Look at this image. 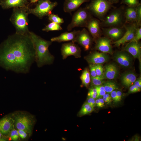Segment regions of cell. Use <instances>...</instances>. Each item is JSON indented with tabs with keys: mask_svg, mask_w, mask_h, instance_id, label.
<instances>
[{
	"mask_svg": "<svg viewBox=\"0 0 141 141\" xmlns=\"http://www.w3.org/2000/svg\"><path fill=\"white\" fill-rule=\"evenodd\" d=\"M85 58L90 64H97L105 62L108 60L109 57L105 53L94 52L91 53Z\"/></svg>",
	"mask_w": 141,
	"mask_h": 141,
	"instance_id": "obj_16",
	"label": "cell"
},
{
	"mask_svg": "<svg viewBox=\"0 0 141 141\" xmlns=\"http://www.w3.org/2000/svg\"><path fill=\"white\" fill-rule=\"evenodd\" d=\"M140 90V88L133 84L130 87L128 93H135L139 92Z\"/></svg>",
	"mask_w": 141,
	"mask_h": 141,
	"instance_id": "obj_39",
	"label": "cell"
},
{
	"mask_svg": "<svg viewBox=\"0 0 141 141\" xmlns=\"http://www.w3.org/2000/svg\"><path fill=\"white\" fill-rule=\"evenodd\" d=\"M102 33L109 39L115 40L120 39L123 36L126 30L124 26L107 28H101Z\"/></svg>",
	"mask_w": 141,
	"mask_h": 141,
	"instance_id": "obj_12",
	"label": "cell"
},
{
	"mask_svg": "<svg viewBox=\"0 0 141 141\" xmlns=\"http://www.w3.org/2000/svg\"><path fill=\"white\" fill-rule=\"evenodd\" d=\"M94 110V107L91 106L86 102L82 106L79 112L78 115L79 116L89 114L92 112Z\"/></svg>",
	"mask_w": 141,
	"mask_h": 141,
	"instance_id": "obj_26",
	"label": "cell"
},
{
	"mask_svg": "<svg viewBox=\"0 0 141 141\" xmlns=\"http://www.w3.org/2000/svg\"><path fill=\"white\" fill-rule=\"evenodd\" d=\"M96 105L99 108L102 107V106L98 99L95 100Z\"/></svg>",
	"mask_w": 141,
	"mask_h": 141,
	"instance_id": "obj_46",
	"label": "cell"
},
{
	"mask_svg": "<svg viewBox=\"0 0 141 141\" xmlns=\"http://www.w3.org/2000/svg\"><path fill=\"white\" fill-rule=\"evenodd\" d=\"M86 102L91 106L93 107L96 105L95 100V99L92 97H88Z\"/></svg>",
	"mask_w": 141,
	"mask_h": 141,
	"instance_id": "obj_42",
	"label": "cell"
},
{
	"mask_svg": "<svg viewBox=\"0 0 141 141\" xmlns=\"http://www.w3.org/2000/svg\"><path fill=\"white\" fill-rule=\"evenodd\" d=\"M79 31V30H74L69 32H64L58 36L52 38L51 39L50 41L51 42H58L72 41L75 43L76 37Z\"/></svg>",
	"mask_w": 141,
	"mask_h": 141,
	"instance_id": "obj_20",
	"label": "cell"
},
{
	"mask_svg": "<svg viewBox=\"0 0 141 141\" xmlns=\"http://www.w3.org/2000/svg\"><path fill=\"white\" fill-rule=\"evenodd\" d=\"M28 5L26 7L13 8L9 20L14 27L16 33L29 34L28 28Z\"/></svg>",
	"mask_w": 141,
	"mask_h": 141,
	"instance_id": "obj_3",
	"label": "cell"
},
{
	"mask_svg": "<svg viewBox=\"0 0 141 141\" xmlns=\"http://www.w3.org/2000/svg\"><path fill=\"white\" fill-rule=\"evenodd\" d=\"M90 73L87 68L85 69L83 72L80 78L82 84L86 87H87L91 81Z\"/></svg>",
	"mask_w": 141,
	"mask_h": 141,
	"instance_id": "obj_25",
	"label": "cell"
},
{
	"mask_svg": "<svg viewBox=\"0 0 141 141\" xmlns=\"http://www.w3.org/2000/svg\"><path fill=\"white\" fill-rule=\"evenodd\" d=\"M100 102L101 103L102 107H104V102L103 98H98Z\"/></svg>",
	"mask_w": 141,
	"mask_h": 141,
	"instance_id": "obj_48",
	"label": "cell"
},
{
	"mask_svg": "<svg viewBox=\"0 0 141 141\" xmlns=\"http://www.w3.org/2000/svg\"><path fill=\"white\" fill-rule=\"evenodd\" d=\"M141 44L138 42H130L124 48L123 50L132 55L141 62Z\"/></svg>",
	"mask_w": 141,
	"mask_h": 141,
	"instance_id": "obj_17",
	"label": "cell"
},
{
	"mask_svg": "<svg viewBox=\"0 0 141 141\" xmlns=\"http://www.w3.org/2000/svg\"><path fill=\"white\" fill-rule=\"evenodd\" d=\"M115 60L121 66L127 67L131 64V59L129 55L123 52H117L114 56Z\"/></svg>",
	"mask_w": 141,
	"mask_h": 141,
	"instance_id": "obj_22",
	"label": "cell"
},
{
	"mask_svg": "<svg viewBox=\"0 0 141 141\" xmlns=\"http://www.w3.org/2000/svg\"><path fill=\"white\" fill-rule=\"evenodd\" d=\"M102 98H103L104 102L108 104H109L112 101L110 100L105 97H103Z\"/></svg>",
	"mask_w": 141,
	"mask_h": 141,
	"instance_id": "obj_47",
	"label": "cell"
},
{
	"mask_svg": "<svg viewBox=\"0 0 141 141\" xmlns=\"http://www.w3.org/2000/svg\"><path fill=\"white\" fill-rule=\"evenodd\" d=\"M134 85L140 88H141V79L139 78L136 80L134 83Z\"/></svg>",
	"mask_w": 141,
	"mask_h": 141,
	"instance_id": "obj_43",
	"label": "cell"
},
{
	"mask_svg": "<svg viewBox=\"0 0 141 141\" xmlns=\"http://www.w3.org/2000/svg\"><path fill=\"white\" fill-rule=\"evenodd\" d=\"M136 79V74L132 72L124 74L122 77L121 80L122 84L127 87H129L133 84Z\"/></svg>",
	"mask_w": 141,
	"mask_h": 141,
	"instance_id": "obj_24",
	"label": "cell"
},
{
	"mask_svg": "<svg viewBox=\"0 0 141 141\" xmlns=\"http://www.w3.org/2000/svg\"><path fill=\"white\" fill-rule=\"evenodd\" d=\"M110 93L111 99L115 102H119L117 95L116 91L114 90Z\"/></svg>",
	"mask_w": 141,
	"mask_h": 141,
	"instance_id": "obj_41",
	"label": "cell"
},
{
	"mask_svg": "<svg viewBox=\"0 0 141 141\" xmlns=\"http://www.w3.org/2000/svg\"><path fill=\"white\" fill-rule=\"evenodd\" d=\"M39 0H30V4L35 3L37 2Z\"/></svg>",
	"mask_w": 141,
	"mask_h": 141,
	"instance_id": "obj_50",
	"label": "cell"
},
{
	"mask_svg": "<svg viewBox=\"0 0 141 141\" xmlns=\"http://www.w3.org/2000/svg\"><path fill=\"white\" fill-rule=\"evenodd\" d=\"M85 7L92 15L101 21L109 10L116 7L108 0H91Z\"/></svg>",
	"mask_w": 141,
	"mask_h": 141,
	"instance_id": "obj_6",
	"label": "cell"
},
{
	"mask_svg": "<svg viewBox=\"0 0 141 141\" xmlns=\"http://www.w3.org/2000/svg\"><path fill=\"white\" fill-rule=\"evenodd\" d=\"M103 84L104 90L107 93H110L115 90L118 89L116 84L113 82L108 81Z\"/></svg>",
	"mask_w": 141,
	"mask_h": 141,
	"instance_id": "obj_28",
	"label": "cell"
},
{
	"mask_svg": "<svg viewBox=\"0 0 141 141\" xmlns=\"http://www.w3.org/2000/svg\"><path fill=\"white\" fill-rule=\"evenodd\" d=\"M14 120L12 115L7 116L0 120V131L7 137L14 126Z\"/></svg>",
	"mask_w": 141,
	"mask_h": 141,
	"instance_id": "obj_15",
	"label": "cell"
},
{
	"mask_svg": "<svg viewBox=\"0 0 141 141\" xmlns=\"http://www.w3.org/2000/svg\"><path fill=\"white\" fill-rule=\"evenodd\" d=\"M49 21L52 22L61 24L64 22V20L63 18L60 17L58 15L52 13L48 16Z\"/></svg>",
	"mask_w": 141,
	"mask_h": 141,
	"instance_id": "obj_29",
	"label": "cell"
},
{
	"mask_svg": "<svg viewBox=\"0 0 141 141\" xmlns=\"http://www.w3.org/2000/svg\"><path fill=\"white\" fill-rule=\"evenodd\" d=\"M110 2L111 4H116L118 3L119 0H108Z\"/></svg>",
	"mask_w": 141,
	"mask_h": 141,
	"instance_id": "obj_49",
	"label": "cell"
},
{
	"mask_svg": "<svg viewBox=\"0 0 141 141\" xmlns=\"http://www.w3.org/2000/svg\"><path fill=\"white\" fill-rule=\"evenodd\" d=\"M58 4L56 2H52L50 0H39L36 7L28 9L29 14H32L39 18L42 19L44 16H48Z\"/></svg>",
	"mask_w": 141,
	"mask_h": 141,
	"instance_id": "obj_8",
	"label": "cell"
},
{
	"mask_svg": "<svg viewBox=\"0 0 141 141\" xmlns=\"http://www.w3.org/2000/svg\"><path fill=\"white\" fill-rule=\"evenodd\" d=\"M100 23L99 20L93 17L89 21L86 26L93 40H95L101 37L103 34Z\"/></svg>",
	"mask_w": 141,
	"mask_h": 141,
	"instance_id": "obj_13",
	"label": "cell"
},
{
	"mask_svg": "<svg viewBox=\"0 0 141 141\" xmlns=\"http://www.w3.org/2000/svg\"><path fill=\"white\" fill-rule=\"evenodd\" d=\"M87 96L88 97H91L95 99L97 98V92L95 87H91L90 89Z\"/></svg>",
	"mask_w": 141,
	"mask_h": 141,
	"instance_id": "obj_37",
	"label": "cell"
},
{
	"mask_svg": "<svg viewBox=\"0 0 141 141\" xmlns=\"http://www.w3.org/2000/svg\"><path fill=\"white\" fill-rule=\"evenodd\" d=\"M95 87L96 89L97 93V98L103 96L105 93L106 92L104 90V89L103 85H102L95 86Z\"/></svg>",
	"mask_w": 141,
	"mask_h": 141,
	"instance_id": "obj_33",
	"label": "cell"
},
{
	"mask_svg": "<svg viewBox=\"0 0 141 141\" xmlns=\"http://www.w3.org/2000/svg\"><path fill=\"white\" fill-rule=\"evenodd\" d=\"M8 137H10L13 141H18L19 140L20 137L17 130L14 126L10 132Z\"/></svg>",
	"mask_w": 141,
	"mask_h": 141,
	"instance_id": "obj_31",
	"label": "cell"
},
{
	"mask_svg": "<svg viewBox=\"0 0 141 141\" xmlns=\"http://www.w3.org/2000/svg\"><path fill=\"white\" fill-rule=\"evenodd\" d=\"M27 0H4L0 2V5L3 9L21 8L28 5Z\"/></svg>",
	"mask_w": 141,
	"mask_h": 141,
	"instance_id": "obj_19",
	"label": "cell"
},
{
	"mask_svg": "<svg viewBox=\"0 0 141 141\" xmlns=\"http://www.w3.org/2000/svg\"><path fill=\"white\" fill-rule=\"evenodd\" d=\"M29 34L35 49V62L37 66L41 67L45 65L52 64L54 58L50 52L48 48L52 42L43 38L32 32L30 31Z\"/></svg>",
	"mask_w": 141,
	"mask_h": 141,
	"instance_id": "obj_2",
	"label": "cell"
},
{
	"mask_svg": "<svg viewBox=\"0 0 141 141\" xmlns=\"http://www.w3.org/2000/svg\"><path fill=\"white\" fill-rule=\"evenodd\" d=\"M35 50L29 34L9 36L0 45V66L18 73H28L35 62Z\"/></svg>",
	"mask_w": 141,
	"mask_h": 141,
	"instance_id": "obj_1",
	"label": "cell"
},
{
	"mask_svg": "<svg viewBox=\"0 0 141 141\" xmlns=\"http://www.w3.org/2000/svg\"><path fill=\"white\" fill-rule=\"evenodd\" d=\"M105 78L104 76L91 77V83L95 86L102 85L104 82L103 80Z\"/></svg>",
	"mask_w": 141,
	"mask_h": 141,
	"instance_id": "obj_30",
	"label": "cell"
},
{
	"mask_svg": "<svg viewBox=\"0 0 141 141\" xmlns=\"http://www.w3.org/2000/svg\"><path fill=\"white\" fill-rule=\"evenodd\" d=\"M17 130L20 138L22 140L26 139L28 136H30L27 132L23 130Z\"/></svg>",
	"mask_w": 141,
	"mask_h": 141,
	"instance_id": "obj_38",
	"label": "cell"
},
{
	"mask_svg": "<svg viewBox=\"0 0 141 141\" xmlns=\"http://www.w3.org/2000/svg\"><path fill=\"white\" fill-rule=\"evenodd\" d=\"M141 39V27L140 26L139 27H138L137 28L135 36L133 39L130 42H138Z\"/></svg>",
	"mask_w": 141,
	"mask_h": 141,
	"instance_id": "obj_36",
	"label": "cell"
},
{
	"mask_svg": "<svg viewBox=\"0 0 141 141\" xmlns=\"http://www.w3.org/2000/svg\"><path fill=\"white\" fill-rule=\"evenodd\" d=\"M8 138L4 136L0 131V141H5L8 140Z\"/></svg>",
	"mask_w": 141,
	"mask_h": 141,
	"instance_id": "obj_44",
	"label": "cell"
},
{
	"mask_svg": "<svg viewBox=\"0 0 141 141\" xmlns=\"http://www.w3.org/2000/svg\"><path fill=\"white\" fill-rule=\"evenodd\" d=\"M74 43L71 42L62 44L61 51L63 59H65L71 55L74 56L76 58L81 57V49Z\"/></svg>",
	"mask_w": 141,
	"mask_h": 141,
	"instance_id": "obj_10",
	"label": "cell"
},
{
	"mask_svg": "<svg viewBox=\"0 0 141 141\" xmlns=\"http://www.w3.org/2000/svg\"><path fill=\"white\" fill-rule=\"evenodd\" d=\"M95 66L97 76H104V68L103 66L101 64H95Z\"/></svg>",
	"mask_w": 141,
	"mask_h": 141,
	"instance_id": "obj_35",
	"label": "cell"
},
{
	"mask_svg": "<svg viewBox=\"0 0 141 141\" xmlns=\"http://www.w3.org/2000/svg\"><path fill=\"white\" fill-rule=\"evenodd\" d=\"M11 115L14 120L15 128L17 130L25 131L30 136L35 123L34 116L28 113L22 111L15 112Z\"/></svg>",
	"mask_w": 141,
	"mask_h": 141,
	"instance_id": "obj_4",
	"label": "cell"
},
{
	"mask_svg": "<svg viewBox=\"0 0 141 141\" xmlns=\"http://www.w3.org/2000/svg\"><path fill=\"white\" fill-rule=\"evenodd\" d=\"M137 16V24L139 26H141V4L136 7Z\"/></svg>",
	"mask_w": 141,
	"mask_h": 141,
	"instance_id": "obj_34",
	"label": "cell"
},
{
	"mask_svg": "<svg viewBox=\"0 0 141 141\" xmlns=\"http://www.w3.org/2000/svg\"><path fill=\"white\" fill-rule=\"evenodd\" d=\"M118 73V70L116 66L113 64H109L105 66L104 74L105 78L111 80L115 79Z\"/></svg>",
	"mask_w": 141,
	"mask_h": 141,
	"instance_id": "obj_23",
	"label": "cell"
},
{
	"mask_svg": "<svg viewBox=\"0 0 141 141\" xmlns=\"http://www.w3.org/2000/svg\"><path fill=\"white\" fill-rule=\"evenodd\" d=\"M95 49L102 52L112 54V47L111 44V40L108 38L101 37L95 40Z\"/></svg>",
	"mask_w": 141,
	"mask_h": 141,
	"instance_id": "obj_14",
	"label": "cell"
},
{
	"mask_svg": "<svg viewBox=\"0 0 141 141\" xmlns=\"http://www.w3.org/2000/svg\"><path fill=\"white\" fill-rule=\"evenodd\" d=\"M124 9L125 23L135 22L137 24L136 7L125 6Z\"/></svg>",
	"mask_w": 141,
	"mask_h": 141,
	"instance_id": "obj_21",
	"label": "cell"
},
{
	"mask_svg": "<svg viewBox=\"0 0 141 141\" xmlns=\"http://www.w3.org/2000/svg\"><path fill=\"white\" fill-rule=\"evenodd\" d=\"M124 26L126 31L123 36L119 39L113 42L116 46L119 47L121 44L131 41L135 36L137 28L140 27L135 22L126 23Z\"/></svg>",
	"mask_w": 141,
	"mask_h": 141,
	"instance_id": "obj_9",
	"label": "cell"
},
{
	"mask_svg": "<svg viewBox=\"0 0 141 141\" xmlns=\"http://www.w3.org/2000/svg\"><path fill=\"white\" fill-rule=\"evenodd\" d=\"M4 0H0V2L4 1Z\"/></svg>",
	"mask_w": 141,
	"mask_h": 141,
	"instance_id": "obj_51",
	"label": "cell"
},
{
	"mask_svg": "<svg viewBox=\"0 0 141 141\" xmlns=\"http://www.w3.org/2000/svg\"><path fill=\"white\" fill-rule=\"evenodd\" d=\"M63 29L60 25L54 22H51L43 28V31L49 32L51 31H60Z\"/></svg>",
	"mask_w": 141,
	"mask_h": 141,
	"instance_id": "obj_27",
	"label": "cell"
},
{
	"mask_svg": "<svg viewBox=\"0 0 141 141\" xmlns=\"http://www.w3.org/2000/svg\"><path fill=\"white\" fill-rule=\"evenodd\" d=\"M93 40L92 37L85 28L79 30L76 37L74 42H77L82 46L85 50H88L91 47Z\"/></svg>",
	"mask_w": 141,
	"mask_h": 141,
	"instance_id": "obj_11",
	"label": "cell"
},
{
	"mask_svg": "<svg viewBox=\"0 0 141 141\" xmlns=\"http://www.w3.org/2000/svg\"><path fill=\"white\" fill-rule=\"evenodd\" d=\"M124 7L122 5L113 8L100 21L101 28L123 26L125 23Z\"/></svg>",
	"mask_w": 141,
	"mask_h": 141,
	"instance_id": "obj_5",
	"label": "cell"
},
{
	"mask_svg": "<svg viewBox=\"0 0 141 141\" xmlns=\"http://www.w3.org/2000/svg\"><path fill=\"white\" fill-rule=\"evenodd\" d=\"M121 4H125L130 7H136L140 3L139 0H121Z\"/></svg>",
	"mask_w": 141,
	"mask_h": 141,
	"instance_id": "obj_32",
	"label": "cell"
},
{
	"mask_svg": "<svg viewBox=\"0 0 141 141\" xmlns=\"http://www.w3.org/2000/svg\"><path fill=\"white\" fill-rule=\"evenodd\" d=\"M89 68L90 70V74L91 77H95L97 76L95 64H90Z\"/></svg>",
	"mask_w": 141,
	"mask_h": 141,
	"instance_id": "obj_40",
	"label": "cell"
},
{
	"mask_svg": "<svg viewBox=\"0 0 141 141\" xmlns=\"http://www.w3.org/2000/svg\"><path fill=\"white\" fill-rule=\"evenodd\" d=\"M117 95L119 101H120L121 99L122 92L120 91H116Z\"/></svg>",
	"mask_w": 141,
	"mask_h": 141,
	"instance_id": "obj_45",
	"label": "cell"
},
{
	"mask_svg": "<svg viewBox=\"0 0 141 141\" xmlns=\"http://www.w3.org/2000/svg\"><path fill=\"white\" fill-rule=\"evenodd\" d=\"M93 17L85 7L78 9L73 14L70 23L67 26V29L70 31L75 27H86L89 21Z\"/></svg>",
	"mask_w": 141,
	"mask_h": 141,
	"instance_id": "obj_7",
	"label": "cell"
},
{
	"mask_svg": "<svg viewBox=\"0 0 141 141\" xmlns=\"http://www.w3.org/2000/svg\"><path fill=\"white\" fill-rule=\"evenodd\" d=\"M90 0H65L63 10L65 13L71 14L72 11L77 10L83 3L88 2Z\"/></svg>",
	"mask_w": 141,
	"mask_h": 141,
	"instance_id": "obj_18",
	"label": "cell"
}]
</instances>
